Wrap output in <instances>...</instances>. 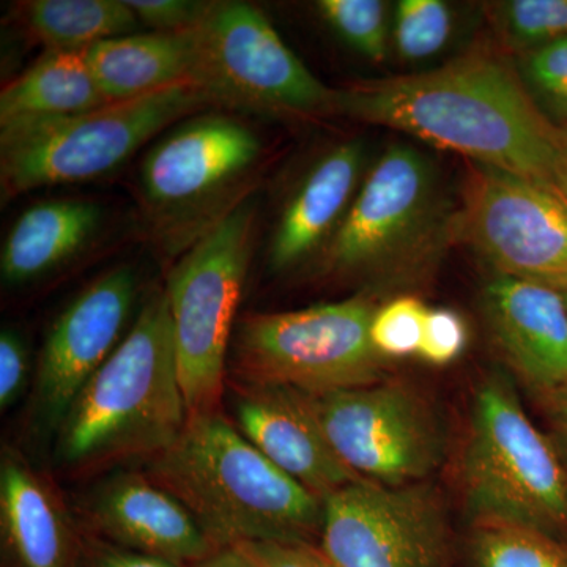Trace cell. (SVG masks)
<instances>
[{"instance_id": "cell-1", "label": "cell", "mask_w": 567, "mask_h": 567, "mask_svg": "<svg viewBox=\"0 0 567 567\" xmlns=\"http://www.w3.org/2000/svg\"><path fill=\"white\" fill-rule=\"evenodd\" d=\"M336 115L398 130L551 188L567 155L561 128L539 110L520 73L488 52L338 89Z\"/></svg>"}, {"instance_id": "cell-2", "label": "cell", "mask_w": 567, "mask_h": 567, "mask_svg": "<svg viewBox=\"0 0 567 567\" xmlns=\"http://www.w3.org/2000/svg\"><path fill=\"white\" fill-rule=\"evenodd\" d=\"M147 462L145 475L186 507L218 550L311 543L322 533V499L265 457L219 410L189 417L177 442Z\"/></svg>"}, {"instance_id": "cell-3", "label": "cell", "mask_w": 567, "mask_h": 567, "mask_svg": "<svg viewBox=\"0 0 567 567\" xmlns=\"http://www.w3.org/2000/svg\"><path fill=\"white\" fill-rule=\"evenodd\" d=\"M188 420L173 316L166 290H158L71 405L59 427V462L93 468L132 457L148 461L177 442Z\"/></svg>"}, {"instance_id": "cell-4", "label": "cell", "mask_w": 567, "mask_h": 567, "mask_svg": "<svg viewBox=\"0 0 567 567\" xmlns=\"http://www.w3.org/2000/svg\"><path fill=\"white\" fill-rule=\"evenodd\" d=\"M207 107L210 99L185 82L84 114L0 128L3 200L104 177L158 133Z\"/></svg>"}, {"instance_id": "cell-5", "label": "cell", "mask_w": 567, "mask_h": 567, "mask_svg": "<svg viewBox=\"0 0 567 567\" xmlns=\"http://www.w3.org/2000/svg\"><path fill=\"white\" fill-rule=\"evenodd\" d=\"M254 227L256 200L246 196L189 245L171 270L166 295L189 417L219 410Z\"/></svg>"}, {"instance_id": "cell-6", "label": "cell", "mask_w": 567, "mask_h": 567, "mask_svg": "<svg viewBox=\"0 0 567 567\" xmlns=\"http://www.w3.org/2000/svg\"><path fill=\"white\" fill-rule=\"evenodd\" d=\"M375 311L372 300L354 297L300 311L245 317L230 346L235 382L311 395L383 382L385 358L371 339Z\"/></svg>"}, {"instance_id": "cell-7", "label": "cell", "mask_w": 567, "mask_h": 567, "mask_svg": "<svg viewBox=\"0 0 567 567\" xmlns=\"http://www.w3.org/2000/svg\"><path fill=\"white\" fill-rule=\"evenodd\" d=\"M462 481L475 522L525 525L555 536L567 528L566 465L503 379H488L477 390Z\"/></svg>"}, {"instance_id": "cell-8", "label": "cell", "mask_w": 567, "mask_h": 567, "mask_svg": "<svg viewBox=\"0 0 567 567\" xmlns=\"http://www.w3.org/2000/svg\"><path fill=\"white\" fill-rule=\"evenodd\" d=\"M193 84L224 107L284 118L336 114V93L317 80L251 3L213 2L194 29Z\"/></svg>"}, {"instance_id": "cell-9", "label": "cell", "mask_w": 567, "mask_h": 567, "mask_svg": "<svg viewBox=\"0 0 567 567\" xmlns=\"http://www.w3.org/2000/svg\"><path fill=\"white\" fill-rule=\"evenodd\" d=\"M262 142L234 115L205 112L174 125L141 164L142 197L164 237L194 244L244 197ZM246 197V196H245Z\"/></svg>"}, {"instance_id": "cell-10", "label": "cell", "mask_w": 567, "mask_h": 567, "mask_svg": "<svg viewBox=\"0 0 567 567\" xmlns=\"http://www.w3.org/2000/svg\"><path fill=\"white\" fill-rule=\"evenodd\" d=\"M442 210L434 166L417 151L394 144L372 166L344 221L324 246V270L386 275L436 248Z\"/></svg>"}, {"instance_id": "cell-11", "label": "cell", "mask_w": 567, "mask_h": 567, "mask_svg": "<svg viewBox=\"0 0 567 567\" xmlns=\"http://www.w3.org/2000/svg\"><path fill=\"white\" fill-rule=\"evenodd\" d=\"M498 275L567 290V200L557 188L476 164L457 224Z\"/></svg>"}, {"instance_id": "cell-12", "label": "cell", "mask_w": 567, "mask_h": 567, "mask_svg": "<svg viewBox=\"0 0 567 567\" xmlns=\"http://www.w3.org/2000/svg\"><path fill=\"white\" fill-rule=\"evenodd\" d=\"M315 399L328 442L361 480L410 486L442 461L436 417L410 388L380 382Z\"/></svg>"}, {"instance_id": "cell-13", "label": "cell", "mask_w": 567, "mask_h": 567, "mask_svg": "<svg viewBox=\"0 0 567 567\" xmlns=\"http://www.w3.org/2000/svg\"><path fill=\"white\" fill-rule=\"evenodd\" d=\"M322 550L339 567H447L450 537L439 496L423 483L360 480L323 502Z\"/></svg>"}, {"instance_id": "cell-14", "label": "cell", "mask_w": 567, "mask_h": 567, "mask_svg": "<svg viewBox=\"0 0 567 567\" xmlns=\"http://www.w3.org/2000/svg\"><path fill=\"white\" fill-rule=\"evenodd\" d=\"M136 290L132 268H115L74 298L52 324L37 374V404L48 424L61 427L82 388L117 349Z\"/></svg>"}, {"instance_id": "cell-15", "label": "cell", "mask_w": 567, "mask_h": 567, "mask_svg": "<svg viewBox=\"0 0 567 567\" xmlns=\"http://www.w3.org/2000/svg\"><path fill=\"white\" fill-rule=\"evenodd\" d=\"M235 386L238 431L317 498L324 502L361 480L328 442L315 395L286 386Z\"/></svg>"}, {"instance_id": "cell-16", "label": "cell", "mask_w": 567, "mask_h": 567, "mask_svg": "<svg viewBox=\"0 0 567 567\" xmlns=\"http://www.w3.org/2000/svg\"><path fill=\"white\" fill-rule=\"evenodd\" d=\"M87 517L118 546L174 565L205 561L218 548L178 499L147 475L118 473L95 488Z\"/></svg>"}, {"instance_id": "cell-17", "label": "cell", "mask_w": 567, "mask_h": 567, "mask_svg": "<svg viewBox=\"0 0 567 567\" xmlns=\"http://www.w3.org/2000/svg\"><path fill=\"white\" fill-rule=\"evenodd\" d=\"M496 346L537 393L567 386V305L558 290L498 275L483 293Z\"/></svg>"}, {"instance_id": "cell-18", "label": "cell", "mask_w": 567, "mask_h": 567, "mask_svg": "<svg viewBox=\"0 0 567 567\" xmlns=\"http://www.w3.org/2000/svg\"><path fill=\"white\" fill-rule=\"evenodd\" d=\"M365 164L361 141H346L323 153L298 183L276 224L268 262L287 271L322 254L344 221Z\"/></svg>"}, {"instance_id": "cell-19", "label": "cell", "mask_w": 567, "mask_h": 567, "mask_svg": "<svg viewBox=\"0 0 567 567\" xmlns=\"http://www.w3.org/2000/svg\"><path fill=\"white\" fill-rule=\"evenodd\" d=\"M0 532L14 567H78V544L61 498L11 453L0 464Z\"/></svg>"}, {"instance_id": "cell-20", "label": "cell", "mask_w": 567, "mask_h": 567, "mask_svg": "<svg viewBox=\"0 0 567 567\" xmlns=\"http://www.w3.org/2000/svg\"><path fill=\"white\" fill-rule=\"evenodd\" d=\"M100 91L110 103L192 82L196 66L194 29L186 32L132 33L100 41L85 50Z\"/></svg>"}, {"instance_id": "cell-21", "label": "cell", "mask_w": 567, "mask_h": 567, "mask_svg": "<svg viewBox=\"0 0 567 567\" xmlns=\"http://www.w3.org/2000/svg\"><path fill=\"white\" fill-rule=\"evenodd\" d=\"M102 218V208L87 200L32 205L13 224L2 246V281L24 286L69 262L91 244Z\"/></svg>"}, {"instance_id": "cell-22", "label": "cell", "mask_w": 567, "mask_h": 567, "mask_svg": "<svg viewBox=\"0 0 567 567\" xmlns=\"http://www.w3.org/2000/svg\"><path fill=\"white\" fill-rule=\"evenodd\" d=\"M110 104L85 51H48L0 93V128L84 114Z\"/></svg>"}, {"instance_id": "cell-23", "label": "cell", "mask_w": 567, "mask_h": 567, "mask_svg": "<svg viewBox=\"0 0 567 567\" xmlns=\"http://www.w3.org/2000/svg\"><path fill=\"white\" fill-rule=\"evenodd\" d=\"M17 10L28 32L48 51H85L141 28L125 0H29Z\"/></svg>"}, {"instance_id": "cell-24", "label": "cell", "mask_w": 567, "mask_h": 567, "mask_svg": "<svg viewBox=\"0 0 567 567\" xmlns=\"http://www.w3.org/2000/svg\"><path fill=\"white\" fill-rule=\"evenodd\" d=\"M470 550L475 567H567L558 536L506 522H476Z\"/></svg>"}, {"instance_id": "cell-25", "label": "cell", "mask_w": 567, "mask_h": 567, "mask_svg": "<svg viewBox=\"0 0 567 567\" xmlns=\"http://www.w3.org/2000/svg\"><path fill=\"white\" fill-rule=\"evenodd\" d=\"M499 35L525 52L567 39V0H507L492 7Z\"/></svg>"}, {"instance_id": "cell-26", "label": "cell", "mask_w": 567, "mask_h": 567, "mask_svg": "<svg viewBox=\"0 0 567 567\" xmlns=\"http://www.w3.org/2000/svg\"><path fill=\"white\" fill-rule=\"evenodd\" d=\"M453 32V14L442 0H401L395 7L394 44L406 62L439 54Z\"/></svg>"}, {"instance_id": "cell-27", "label": "cell", "mask_w": 567, "mask_h": 567, "mask_svg": "<svg viewBox=\"0 0 567 567\" xmlns=\"http://www.w3.org/2000/svg\"><path fill=\"white\" fill-rule=\"evenodd\" d=\"M317 10L347 44L372 62L386 59V6L380 0H320Z\"/></svg>"}, {"instance_id": "cell-28", "label": "cell", "mask_w": 567, "mask_h": 567, "mask_svg": "<svg viewBox=\"0 0 567 567\" xmlns=\"http://www.w3.org/2000/svg\"><path fill=\"white\" fill-rule=\"evenodd\" d=\"M520 78L539 110L566 125L567 39L525 52Z\"/></svg>"}, {"instance_id": "cell-29", "label": "cell", "mask_w": 567, "mask_h": 567, "mask_svg": "<svg viewBox=\"0 0 567 567\" xmlns=\"http://www.w3.org/2000/svg\"><path fill=\"white\" fill-rule=\"evenodd\" d=\"M429 309L415 297H399L377 308L371 339L383 358H404L420 352Z\"/></svg>"}, {"instance_id": "cell-30", "label": "cell", "mask_w": 567, "mask_h": 567, "mask_svg": "<svg viewBox=\"0 0 567 567\" xmlns=\"http://www.w3.org/2000/svg\"><path fill=\"white\" fill-rule=\"evenodd\" d=\"M468 342L465 320L454 309H429L420 354L425 363L446 365L464 353Z\"/></svg>"}, {"instance_id": "cell-31", "label": "cell", "mask_w": 567, "mask_h": 567, "mask_svg": "<svg viewBox=\"0 0 567 567\" xmlns=\"http://www.w3.org/2000/svg\"><path fill=\"white\" fill-rule=\"evenodd\" d=\"M141 24L155 32H186L207 17L213 2L200 0H125Z\"/></svg>"}, {"instance_id": "cell-32", "label": "cell", "mask_w": 567, "mask_h": 567, "mask_svg": "<svg viewBox=\"0 0 567 567\" xmlns=\"http://www.w3.org/2000/svg\"><path fill=\"white\" fill-rule=\"evenodd\" d=\"M237 547L259 567H339L311 543H244Z\"/></svg>"}, {"instance_id": "cell-33", "label": "cell", "mask_w": 567, "mask_h": 567, "mask_svg": "<svg viewBox=\"0 0 567 567\" xmlns=\"http://www.w3.org/2000/svg\"><path fill=\"white\" fill-rule=\"evenodd\" d=\"M28 379V352L20 336L2 331L0 336V406L9 409Z\"/></svg>"}, {"instance_id": "cell-34", "label": "cell", "mask_w": 567, "mask_h": 567, "mask_svg": "<svg viewBox=\"0 0 567 567\" xmlns=\"http://www.w3.org/2000/svg\"><path fill=\"white\" fill-rule=\"evenodd\" d=\"M93 567H181L164 559L147 557L132 550L110 546L100 547Z\"/></svg>"}, {"instance_id": "cell-35", "label": "cell", "mask_w": 567, "mask_h": 567, "mask_svg": "<svg viewBox=\"0 0 567 567\" xmlns=\"http://www.w3.org/2000/svg\"><path fill=\"white\" fill-rule=\"evenodd\" d=\"M540 399L550 416L555 434L558 435L559 442L567 451V386L540 394Z\"/></svg>"}, {"instance_id": "cell-36", "label": "cell", "mask_w": 567, "mask_h": 567, "mask_svg": "<svg viewBox=\"0 0 567 567\" xmlns=\"http://www.w3.org/2000/svg\"><path fill=\"white\" fill-rule=\"evenodd\" d=\"M199 567H259L249 555L237 546L216 550L212 557L200 563Z\"/></svg>"}, {"instance_id": "cell-37", "label": "cell", "mask_w": 567, "mask_h": 567, "mask_svg": "<svg viewBox=\"0 0 567 567\" xmlns=\"http://www.w3.org/2000/svg\"><path fill=\"white\" fill-rule=\"evenodd\" d=\"M555 188L567 200V155L561 164H559L557 175H555Z\"/></svg>"}, {"instance_id": "cell-38", "label": "cell", "mask_w": 567, "mask_h": 567, "mask_svg": "<svg viewBox=\"0 0 567 567\" xmlns=\"http://www.w3.org/2000/svg\"><path fill=\"white\" fill-rule=\"evenodd\" d=\"M559 128H561L563 142H565V148L567 152V123H566V125L559 126Z\"/></svg>"}, {"instance_id": "cell-39", "label": "cell", "mask_w": 567, "mask_h": 567, "mask_svg": "<svg viewBox=\"0 0 567 567\" xmlns=\"http://www.w3.org/2000/svg\"><path fill=\"white\" fill-rule=\"evenodd\" d=\"M563 297H565L566 305H567V290H566V292H563Z\"/></svg>"}]
</instances>
